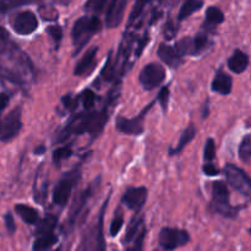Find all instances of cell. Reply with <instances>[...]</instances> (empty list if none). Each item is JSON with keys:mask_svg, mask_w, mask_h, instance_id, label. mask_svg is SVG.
<instances>
[{"mask_svg": "<svg viewBox=\"0 0 251 251\" xmlns=\"http://www.w3.org/2000/svg\"><path fill=\"white\" fill-rule=\"evenodd\" d=\"M6 61H9L24 77L28 76L32 71V64L28 58L10 41L9 34L0 27V75L9 80V69Z\"/></svg>", "mask_w": 251, "mask_h": 251, "instance_id": "1", "label": "cell"}, {"mask_svg": "<svg viewBox=\"0 0 251 251\" xmlns=\"http://www.w3.org/2000/svg\"><path fill=\"white\" fill-rule=\"evenodd\" d=\"M107 120L108 113L105 110L80 115V117L75 118L64 130L61 134V140L66 139L70 135H82L85 132H90L92 135L100 134L104 127Z\"/></svg>", "mask_w": 251, "mask_h": 251, "instance_id": "2", "label": "cell"}, {"mask_svg": "<svg viewBox=\"0 0 251 251\" xmlns=\"http://www.w3.org/2000/svg\"><path fill=\"white\" fill-rule=\"evenodd\" d=\"M100 28H102V24L97 16H82L76 20L73 31H71L75 53L77 54L91 41L93 34L100 31Z\"/></svg>", "mask_w": 251, "mask_h": 251, "instance_id": "3", "label": "cell"}, {"mask_svg": "<svg viewBox=\"0 0 251 251\" xmlns=\"http://www.w3.org/2000/svg\"><path fill=\"white\" fill-rule=\"evenodd\" d=\"M212 205L213 210L225 217L233 218L237 216V208L232 207L229 202V190L227 184L218 180L212 185Z\"/></svg>", "mask_w": 251, "mask_h": 251, "instance_id": "4", "label": "cell"}, {"mask_svg": "<svg viewBox=\"0 0 251 251\" xmlns=\"http://www.w3.org/2000/svg\"><path fill=\"white\" fill-rule=\"evenodd\" d=\"M225 176L228 184L244 196H251V178L239 167L228 163L225 167Z\"/></svg>", "mask_w": 251, "mask_h": 251, "instance_id": "5", "label": "cell"}, {"mask_svg": "<svg viewBox=\"0 0 251 251\" xmlns=\"http://www.w3.org/2000/svg\"><path fill=\"white\" fill-rule=\"evenodd\" d=\"M21 107H16L1 120L0 124V141L9 142L20 134L22 129Z\"/></svg>", "mask_w": 251, "mask_h": 251, "instance_id": "6", "label": "cell"}, {"mask_svg": "<svg viewBox=\"0 0 251 251\" xmlns=\"http://www.w3.org/2000/svg\"><path fill=\"white\" fill-rule=\"evenodd\" d=\"M189 242H190L189 233L178 228H163L158 237L159 245L166 250L178 249L188 244Z\"/></svg>", "mask_w": 251, "mask_h": 251, "instance_id": "7", "label": "cell"}, {"mask_svg": "<svg viewBox=\"0 0 251 251\" xmlns=\"http://www.w3.org/2000/svg\"><path fill=\"white\" fill-rule=\"evenodd\" d=\"M166 78V70L157 63H150L141 70L139 76L140 83L146 91L158 87Z\"/></svg>", "mask_w": 251, "mask_h": 251, "instance_id": "8", "label": "cell"}, {"mask_svg": "<svg viewBox=\"0 0 251 251\" xmlns=\"http://www.w3.org/2000/svg\"><path fill=\"white\" fill-rule=\"evenodd\" d=\"M10 24H11L15 33L20 34V36H28L38 28L37 16L34 15V12L29 11V10L17 12L16 15H14Z\"/></svg>", "mask_w": 251, "mask_h": 251, "instance_id": "9", "label": "cell"}, {"mask_svg": "<svg viewBox=\"0 0 251 251\" xmlns=\"http://www.w3.org/2000/svg\"><path fill=\"white\" fill-rule=\"evenodd\" d=\"M78 178V172H71L68 176H64L58 185L55 186L53 191V202L55 205L64 206L69 202V199L71 196V191H73L74 185H75L76 180Z\"/></svg>", "mask_w": 251, "mask_h": 251, "instance_id": "10", "label": "cell"}, {"mask_svg": "<svg viewBox=\"0 0 251 251\" xmlns=\"http://www.w3.org/2000/svg\"><path fill=\"white\" fill-rule=\"evenodd\" d=\"M152 104L149 105L139 117L134 118V119H127V118L119 117L117 119V129L119 130L120 132L126 135H140L144 132V118L146 117V113L151 109Z\"/></svg>", "mask_w": 251, "mask_h": 251, "instance_id": "11", "label": "cell"}, {"mask_svg": "<svg viewBox=\"0 0 251 251\" xmlns=\"http://www.w3.org/2000/svg\"><path fill=\"white\" fill-rule=\"evenodd\" d=\"M147 200V189L144 186L140 188H130L123 195L122 202L130 210L140 212Z\"/></svg>", "mask_w": 251, "mask_h": 251, "instance_id": "12", "label": "cell"}, {"mask_svg": "<svg viewBox=\"0 0 251 251\" xmlns=\"http://www.w3.org/2000/svg\"><path fill=\"white\" fill-rule=\"evenodd\" d=\"M127 0H112L105 14V26L108 28H117L124 19Z\"/></svg>", "mask_w": 251, "mask_h": 251, "instance_id": "13", "label": "cell"}, {"mask_svg": "<svg viewBox=\"0 0 251 251\" xmlns=\"http://www.w3.org/2000/svg\"><path fill=\"white\" fill-rule=\"evenodd\" d=\"M145 234H146V229L144 228L142 218H134L131 221V223H130L129 227H127L126 235L124 237V244L134 243V248L132 249H142V240H144Z\"/></svg>", "mask_w": 251, "mask_h": 251, "instance_id": "14", "label": "cell"}, {"mask_svg": "<svg viewBox=\"0 0 251 251\" xmlns=\"http://www.w3.org/2000/svg\"><path fill=\"white\" fill-rule=\"evenodd\" d=\"M98 48L97 47H92V48L88 49L85 53V55L78 60V63L76 64L75 70H74V75L76 76H82L85 74H88L93 68H95L96 63V56H97Z\"/></svg>", "mask_w": 251, "mask_h": 251, "instance_id": "15", "label": "cell"}, {"mask_svg": "<svg viewBox=\"0 0 251 251\" xmlns=\"http://www.w3.org/2000/svg\"><path fill=\"white\" fill-rule=\"evenodd\" d=\"M157 53H158L159 59H161L164 64L171 66V68H178V66L183 63L181 54L176 50V48H173V47L171 46L161 44V46L158 47Z\"/></svg>", "mask_w": 251, "mask_h": 251, "instance_id": "16", "label": "cell"}, {"mask_svg": "<svg viewBox=\"0 0 251 251\" xmlns=\"http://www.w3.org/2000/svg\"><path fill=\"white\" fill-rule=\"evenodd\" d=\"M92 194H93V185H91L88 186L86 190H83L82 193H80L77 196H76L75 200H74L73 206H71L70 208V215H69V223H70V225H74V223H75L76 218L78 217L81 211L83 210V207H85V205L87 203L88 199L91 198Z\"/></svg>", "mask_w": 251, "mask_h": 251, "instance_id": "17", "label": "cell"}, {"mask_svg": "<svg viewBox=\"0 0 251 251\" xmlns=\"http://www.w3.org/2000/svg\"><path fill=\"white\" fill-rule=\"evenodd\" d=\"M211 88H212L213 92H217L220 95H229L233 88V78L227 73H225L223 70H220L216 74L215 78H213Z\"/></svg>", "mask_w": 251, "mask_h": 251, "instance_id": "18", "label": "cell"}, {"mask_svg": "<svg viewBox=\"0 0 251 251\" xmlns=\"http://www.w3.org/2000/svg\"><path fill=\"white\" fill-rule=\"evenodd\" d=\"M249 55L244 53L243 50H234L229 59H228V68L232 73L234 74H243L247 71L248 66H249Z\"/></svg>", "mask_w": 251, "mask_h": 251, "instance_id": "19", "label": "cell"}, {"mask_svg": "<svg viewBox=\"0 0 251 251\" xmlns=\"http://www.w3.org/2000/svg\"><path fill=\"white\" fill-rule=\"evenodd\" d=\"M223 21H225V14L222 10L217 6H210L206 10V20L202 26L206 29H213Z\"/></svg>", "mask_w": 251, "mask_h": 251, "instance_id": "20", "label": "cell"}, {"mask_svg": "<svg viewBox=\"0 0 251 251\" xmlns=\"http://www.w3.org/2000/svg\"><path fill=\"white\" fill-rule=\"evenodd\" d=\"M15 211H16L17 215L20 216V218H21L25 223H27V225H36V223H38V212H37V210H34L33 207H31V206L19 203V205L15 206Z\"/></svg>", "mask_w": 251, "mask_h": 251, "instance_id": "21", "label": "cell"}, {"mask_svg": "<svg viewBox=\"0 0 251 251\" xmlns=\"http://www.w3.org/2000/svg\"><path fill=\"white\" fill-rule=\"evenodd\" d=\"M195 135H196L195 126H194L193 124L189 125V126L184 130L183 134H181L180 140H179V142H178V145H176V149H173L171 151V154L180 153V152L183 151L186 146H188V144H190V142L195 139Z\"/></svg>", "mask_w": 251, "mask_h": 251, "instance_id": "22", "label": "cell"}, {"mask_svg": "<svg viewBox=\"0 0 251 251\" xmlns=\"http://www.w3.org/2000/svg\"><path fill=\"white\" fill-rule=\"evenodd\" d=\"M202 6H203L202 0H186V1L183 4V6L180 7V11H179V15H178V20L179 21L186 20L190 15H193L194 12L199 11Z\"/></svg>", "mask_w": 251, "mask_h": 251, "instance_id": "23", "label": "cell"}, {"mask_svg": "<svg viewBox=\"0 0 251 251\" xmlns=\"http://www.w3.org/2000/svg\"><path fill=\"white\" fill-rule=\"evenodd\" d=\"M56 242H58V237H56L55 234H53V233L39 234V237L36 239L32 249L34 251L50 249L54 244H56Z\"/></svg>", "mask_w": 251, "mask_h": 251, "instance_id": "24", "label": "cell"}, {"mask_svg": "<svg viewBox=\"0 0 251 251\" xmlns=\"http://www.w3.org/2000/svg\"><path fill=\"white\" fill-rule=\"evenodd\" d=\"M56 220L55 216L47 215L41 222H38V228H37V233L38 234H46V233H53L54 228L56 227Z\"/></svg>", "mask_w": 251, "mask_h": 251, "instance_id": "25", "label": "cell"}, {"mask_svg": "<svg viewBox=\"0 0 251 251\" xmlns=\"http://www.w3.org/2000/svg\"><path fill=\"white\" fill-rule=\"evenodd\" d=\"M208 47H210V39H208L207 34L199 33L198 36L193 38V55H198V54L203 53Z\"/></svg>", "mask_w": 251, "mask_h": 251, "instance_id": "26", "label": "cell"}, {"mask_svg": "<svg viewBox=\"0 0 251 251\" xmlns=\"http://www.w3.org/2000/svg\"><path fill=\"white\" fill-rule=\"evenodd\" d=\"M238 153H239V158L245 163L251 161V135H247V136L243 137Z\"/></svg>", "mask_w": 251, "mask_h": 251, "instance_id": "27", "label": "cell"}, {"mask_svg": "<svg viewBox=\"0 0 251 251\" xmlns=\"http://www.w3.org/2000/svg\"><path fill=\"white\" fill-rule=\"evenodd\" d=\"M108 200H109V199H107V200H105V202L103 203L102 210H100V218H98V245H97L98 250L105 249L104 239H103V216H104V210L107 208Z\"/></svg>", "mask_w": 251, "mask_h": 251, "instance_id": "28", "label": "cell"}, {"mask_svg": "<svg viewBox=\"0 0 251 251\" xmlns=\"http://www.w3.org/2000/svg\"><path fill=\"white\" fill-rule=\"evenodd\" d=\"M36 0H0V15L6 12L7 10L12 9V7L21 6V5L29 4Z\"/></svg>", "mask_w": 251, "mask_h": 251, "instance_id": "29", "label": "cell"}, {"mask_svg": "<svg viewBox=\"0 0 251 251\" xmlns=\"http://www.w3.org/2000/svg\"><path fill=\"white\" fill-rule=\"evenodd\" d=\"M71 154H73V151H71L70 146H63L60 149L55 150L53 153V162L55 164H60V162H63L64 159L70 158Z\"/></svg>", "mask_w": 251, "mask_h": 251, "instance_id": "30", "label": "cell"}, {"mask_svg": "<svg viewBox=\"0 0 251 251\" xmlns=\"http://www.w3.org/2000/svg\"><path fill=\"white\" fill-rule=\"evenodd\" d=\"M203 158L205 162H212L216 158V144L213 139H208L203 150Z\"/></svg>", "mask_w": 251, "mask_h": 251, "instance_id": "31", "label": "cell"}, {"mask_svg": "<svg viewBox=\"0 0 251 251\" xmlns=\"http://www.w3.org/2000/svg\"><path fill=\"white\" fill-rule=\"evenodd\" d=\"M80 98L82 100L83 107H85L86 109H91V108L95 105L96 95L91 90H86L85 92H82V95L80 96Z\"/></svg>", "mask_w": 251, "mask_h": 251, "instance_id": "32", "label": "cell"}, {"mask_svg": "<svg viewBox=\"0 0 251 251\" xmlns=\"http://www.w3.org/2000/svg\"><path fill=\"white\" fill-rule=\"evenodd\" d=\"M47 32H48L49 36L51 37V39H53L56 44L60 43L61 38H63V28H61L60 26H55V25L49 26L48 28H47Z\"/></svg>", "mask_w": 251, "mask_h": 251, "instance_id": "33", "label": "cell"}, {"mask_svg": "<svg viewBox=\"0 0 251 251\" xmlns=\"http://www.w3.org/2000/svg\"><path fill=\"white\" fill-rule=\"evenodd\" d=\"M147 1H149V0H136L134 9H132L131 11V15H130V22L136 20L137 17L142 14V11H144L145 9V5H146Z\"/></svg>", "mask_w": 251, "mask_h": 251, "instance_id": "34", "label": "cell"}, {"mask_svg": "<svg viewBox=\"0 0 251 251\" xmlns=\"http://www.w3.org/2000/svg\"><path fill=\"white\" fill-rule=\"evenodd\" d=\"M123 223H124V218H123V215H118L115 216L114 220H113L112 225H110V235L112 237H115L118 233L120 232L123 227Z\"/></svg>", "mask_w": 251, "mask_h": 251, "instance_id": "35", "label": "cell"}, {"mask_svg": "<svg viewBox=\"0 0 251 251\" xmlns=\"http://www.w3.org/2000/svg\"><path fill=\"white\" fill-rule=\"evenodd\" d=\"M157 100L161 103L162 109L166 112L167 107H168V100H169V88L168 87L162 88L161 92H159V95H158V97H157Z\"/></svg>", "mask_w": 251, "mask_h": 251, "instance_id": "36", "label": "cell"}, {"mask_svg": "<svg viewBox=\"0 0 251 251\" xmlns=\"http://www.w3.org/2000/svg\"><path fill=\"white\" fill-rule=\"evenodd\" d=\"M4 221H5V227H6L9 234H14L15 230H16V225H15L14 217H12L11 213H6V215L4 216Z\"/></svg>", "mask_w": 251, "mask_h": 251, "instance_id": "37", "label": "cell"}, {"mask_svg": "<svg viewBox=\"0 0 251 251\" xmlns=\"http://www.w3.org/2000/svg\"><path fill=\"white\" fill-rule=\"evenodd\" d=\"M203 173L207 176H216L220 174V169L213 166L211 162H206V164L203 166Z\"/></svg>", "mask_w": 251, "mask_h": 251, "instance_id": "38", "label": "cell"}, {"mask_svg": "<svg viewBox=\"0 0 251 251\" xmlns=\"http://www.w3.org/2000/svg\"><path fill=\"white\" fill-rule=\"evenodd\" d=\"M10 102V97L6 93H0V112H4Z\"/></svg>", "mask_w": 251, "mask_h": 251, "instance_id": "39", "label": "cell"}, {"mask_svg": "<svg viewBox=\"0 0 251 251\" xmlns=\"http://www.w3.org/2000/svg\"><path fill=\"white\" fill-rule=\"evenodd\" d=\"M64 1H66V2H69V1H70V0H64Z\"/></svg>", "mask_w": 251, "mask_h": 251, "instance_id": "40", "label": "cell"}]
</instances>
